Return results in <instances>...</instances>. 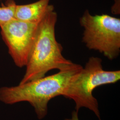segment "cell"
Returning a JSON list of instances; mask_svg holds the SVG:
<instances>
[{
	"instance_id": "4",
	"label": "cell",
	"mask_w": 120,
	"mask_h": 120,
	"mask_svg": "<svg viewBox=\"0 0 120 120\" xmlns=\"http://www.w3.org/2000/svg\"><path fill=\"white\" fill-rule=\"evenodd\" d=\"M84 31L82 41L90 50L98 51L108 59L120 52V19L107 14L92 15L86 10L80 19Z\"/></svg>"
},
{
	"instance_id": "8",
	"label": "cell",
	"mask_w": 120,
	"mask_h": 120,
	"mask_svg": "<svg viewBox=\"0 0 120 120\" xmlns=\"http://www.w3.org/2000/svg\"><path fill=\"white\" fill-rule=\"evenodd\" d=\"M78 112L73 110L71 114V117L70 118H66L64 120H79L78 115Z\"/></svg>"
},
{
	"instance_id": "7",
	"label": "cell",
	"mask_w": 120,
	"mask_h": 120,
	"mask_svg": "<svg viewBox=\"0 0 120 120\" xmlns=\"http://www.w3.org/2000/svg\"><path fill=\"white\" fill-rule=\"evenodd\" d=\"M16 5L14 0H7L5 5L0 7V27L14 19Z\"/></svg>"
},
{
	"instance_id": "1",
	"label": "cell",
	"mask_w": 120,
	"mask_h": 120,
	"mask_svg": "<svg viewBox=\"0 0 120 120\" xmlns=\"http://www.w3.org/2000/svg\"><path fill=\"white\" fill-rule=\"evenodd\" d=\"M82 69L81 65L73 63L47 77L14 86L2 87L0 88V101L9 105L27 102L34 108L39 120H41L47 114L49 101L62 96L69 83Z\"/></svg>"
},
{
	"instance_id": "6",
	"label": "cell",
	"mask_w": 120,
	"mask_h": 120,
	"mask_svg": "<svg viewBox=\"0 0 120 120\" xmlns=\"http://www.w3.org/2000/svg\"><path fill=\"white\" fill-rule=\"evenodd\" d=\"M50 0H39L29 4H17L14 19L23 22L38 23L49 8Z\"/></svg>"
},
{
	"instance_id": "2",
	"label": "cell",
	"mask_w": 120,
	"mask_h": 120,
	"mask_svg": "<svg viewBox=\"0 0 120 120\" xmlns=\"http://www.w3.org/2000/svg\"><path fill=\"white\" fill-rule=\"evenodd\" d=\"M57 14L53 5L39 22L26 65L25 73L19 84L45 76L54 69H66L74 63L63 56V48L56 38L55 26Z\"/></svg>"
},
{
	"instance_id": "5",
	"label": "cell",
	"mask_w": 120,
	"mask_h": 120,
	"mask_svg": "<svg viewBox=\"0 0 120 120\" xmlns=\"http://www.w3.org/2000/svg\"><path fill=\"white\" fill-rule=\"evenodd\" d=\"M38 23L14 19L0 27L9 54L19 68L26 67L27 64Z\"/></svg>"
},
{
	"instance_id": "3",
	"label": "cell",
	"mask_w": 120,
	"mask_h": 120,
	"mask_svg": "<svg viewBox=\"0 0 120 120\" xmlns=\"http://www.w3.org/2000/svg\"><path fill=\"white\" fill-rule=\"evenodd\" d=\"M120 79V70H105L102 60L98 57L92 56L69 83L62 96L73 100L76 105V111L78 112L82 108H87L101 120L98 101L93 92L98 86L114 84Z\"/></svg>"
}]
</instances>
